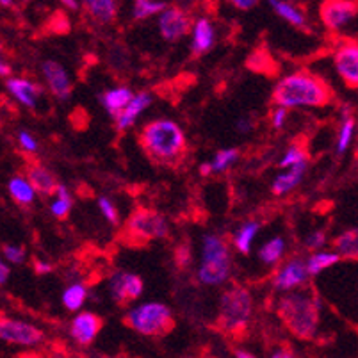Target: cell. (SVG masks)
I'll return each instance as SVG.
<instances>
[{"label": "cell", "mask_w": 358, "mask_h": 358, "mask_svg": "<svg viewBox=\"0 0 358 358\" xmlns=\"http://www.w3.org/2000/svg\"><path fill=\"white\" fill-rule=\"evenodd\" d=\"M334 100V91L321 77L310 71L285 75L273 90V102L287 107H324Z\"/></svg>", "instance_id": "1"}, {"label": "cell", "mask_w": 358, "mask_h": 358, "mask_svg": "<svg viewBox=\"0 0 358 358\" xmlns=\"http://www.w3.org/2000/svg\"><path fill=\"white\" fill-rule=\"evenodd\" d=\"M139 143L150 159L161 164L178 162L187 148L184 130L171 120H155L143 127Z\"/></svg>", "instance_id": "2"}, {"label": "cell", "mask_w": 358, "mask_h": 358, "mask_svg": "<svg viewBox=\"0 0 358 358\" xmlns=\"http://www.w3.org/2000/svg\"><path fill=\"white\" fill-rule=\"evenodd\" d=\"M319 299L308 292H291L284 294L278 301V315L282 323L292 335L301 341L315 337L319 328Z\"/></svg>", "instance_id": "3"}, {"label": "cell", "mask_w": 358, "mask_h": 358, "mask_svg": "<svg viewBox=\"0 0 358 358\" xmlns=\"http://www.w3.org/2000/svg\"><path fill=\"white\" fill-rule=\"evenodd\" d=\"M253 314V299L248 289L234 285L220 299L217 327L229 335H243Z\"/></svg>", "instance_id": "4"}, {"label": "cell", "mask_w": 358, "mask_h": 358, "mask_svg": "<svg viewBox=\"0 0 358 358\" xmlns=\"http://www.w3.org/2000/svg\"><path fill=\"white\" fill-rule=\"evenodd\" d=\"M232 273V255L229 244L217 236H205L201 243V264L198 282L210 287L223 285Z\"/></svg>", "instance_id": "5"}, {"label": "cell", "mask_w": 358, "mask_h": 358, "mask_svg": "<svg viewBox=\"0 0 358 358\" xmlns=\"http://www.w3.org/2000/svg\"><path fill=\"white\" fill-rule=\"evenodd\" d=\"M123 323L145 337H161L173 330V312L168 305L148 301L127 312Z\"/></svg>", "instance_id": "6"}, {"label": "cell", "mask_w": 358, "mask_h": 358, "mask_svg": "<svg viewBox=\"0 0 358 358\" xmlns=\"http://www.w3.org/2000/svg\"><path fill=\"white\" fill-rule=\"evenodd\" d=\"M169 227L166 217L161 213L146 207H138L134 213L130 214L129 220L125 221V234L127 237L134 239V243L145 244L148 241H157L168 237Z\"/></svg>", "instance_id": "7"}, {"label": "cell", "mask_w": 358, "mask_h": 358, "mask_svg": "<svg viewBox=\"0 0 358 358\" xmlns=\"http://www.w3.org/2000/svg\"><path fill=\"white\" fill-rule=\"evenodd\" d=\"M358 16V0H323L319 18L330 32L343 31Z\"/></svg>", "instance_id": "8"}, {"label": "cell", "mask_w": 358, "mask_h": 358, "mask_svg": "<svg viewBox=\"0 0 358 358\" xmlns=\"http://www.w3.org/2000/svg\"><path fill=\"white\" fill-rule=\"evenodd\" d=\"M45 334L34 324L25 323L20 319L2 317L0 321V338L15 346H36L43 341Z\"/></svg>", "instance_id": "9"}, {"label": "cell", "mask_w": 358, "mask_h": 358, "mask_svg": "<svg viewBox=\"0 0 358 358\" xmlns=\"http://www.w3.org/2000/svg\"><path fill=\"white\" fill-rule=\"evenodd\" d=\"M159 32L166 41H178L193 31L191 16L180 8H166L159 15Z\"/></svg>", "instance_id": "10"}, {"label": "cell", "mask_w": 358, "mask_h": 358, "mask_svg": "<svg viewBox=\"0 0 358 358\" xmlns=\"http://www.w3.org/2000/svg\"><path fill=\"white\" fill-rule=\"evenodd\" d=\"M109 291L118 305H127L143 294V278L136 273L116 271L109 278Z\"/></svg>", "instance_id": "11"}, {"label": "cell", "mask_w": 358, "mask_h": 358, "mask_svg": "<svg viewBox=\"0 0 358 358\" xmlns=\"http://www.w3.org/2000/svg\"><path fill=\"white\" fill-rule=\"evenodd\" d=\"M334 64L343 83L351 90L358 87V43L346 41L338 45L334 54Z\"/></svg>", "instance_id": "12"}, {"label": "cell", "mask_w": 358, "mask_h": 358, "mask_svg": "<svg viewBox=\"0 0 358 358\" xmlns=\"http://www.w3.org/2000/svg\"><path fill=\"white\" fill-rule=\"evenodd\" d=\"M308 275H310V273H308L307 262L299 259V257H296V259H291L289 262H285L284 266L273 275V287H275L276 291L282 292L294 291V289L301 287V285L307 282Z\"/></svg>", "instance_id": "13"}, {"label": "cell", "mask_w": 358, "mask_h": 358, "mask_svg": "<svg viewBox=\"0 0 358 358\" xmlns=\"http://www.w3.org/2000/svg\"><path fill=\"white\" fill-rule=\"evenodd\" d=\"M102 330V317L93 312H80L71 321L70 335L79 346H90Z\"/></svg>", "instance_id": "14"}, {"label": "cell", "mask_w": 358, "mask_h": 358, "mask_svg": "<svg viewBox=\"0 0 358 358\" xmlns=\"http://www.w3.org/2000/svg\"><path fill=\"white\" fill-rule=\"evenodd\" d=\"M43 77L47 80V86L50 90L52 95L59 100H68L71 95V79L68 71L64 70L63 64L57 61H45L43 68Z\"/></svg>", "instance_id": "15"}, {"label": "cell", "mask_w": 358, "mask_h": 358, "mask_svg": "<svg viewBox=\"0 0 358 358\" xmlns=\"http://www.w3.org/2000/svg\"><path fill=\"white\" fill-rule=\"evenodd\" d=\"M6 86H8V91L11 93L13 99L20 102L22 106L29 107V109H34L38 99L41 96V87L32 80L24 79V77H9Z\"/></svg>", "instance_id": "16"}, {"label": "cell", "mask_w": 358, "mask_h": 358, "mask_svg": "<svg viewBox=\"0 0 358 358\" xmlns=\"http://www.w3.org/2000/svg\"><path fill=\"white\" fill-rule=\"evenodd\" d=\"M150 103H152V96L148 93H138V95H134V99L130 100L129 106L116 116V129L120 132L130 129L136 123L138 116L148 109Z\"/></svg>", "instance_id": "17"}, {"label": "cell", "mask_w": 358, "mask_h": 358, "mask_svg": "<svg viewBox=\"0 0 358 358\" xmlns=\"http://www.w3.org/2000/svg\"><path fill=\"white\" fill-rule=\"evenodd\" d=\"M307 162L308 161H303V162H298V164L291 166V168H287V171H284V173H280L278 177L273 180L271 184V191L273 194H276V196H280V194H287L291 193L292 189H294L296 185L301 182V178H303L305 171H307Z\"/></svg>", "instance_id": "18"}, {"label": "cell", "mask_w": 358, "mask_h": 358, "mask_svg": "<svg viewBox=\"0 0 358 358\" xmlns=\"http://www.w3.org/2000/svg\"><path fill=\"white\" fill-rule=\"evenodd\" d=\"M25 175H27L31 184L34 185V189L40 194L50 196V194H55V191H57V185L59 184L55 182V177L45 166L29 164L27 169H25Z\"/></svg>", "instance_id": "19"}, {"label": "cell", "mask_w": 358, "mask_h": 358, "mask_svg": "<svg viewBox=\"0 0 358 358\" xmlns=\"http://www.w3.org/2000/svg\"><path fill=\"white\" fill-rule=\"evenodd\" d=\"M193 41H191V48L196 55L207 54V52L213 48L214 45V27L213 22L209 18H200V20L194 22L193 25Z\"/></svg>", "instance_id": "20"}, {"label": "cell", "mask_w": 358, "mask_h": 358, "mask_svg": "<svg viewBox=\"0 0 358 358\" xmlns=\"http://www.w3.org/2000/svg\"><path fill=\"white\" fill-rule=\"evenodd\" d=\"M83 6L87 15L99 24H110L118 15L116 0H83Z\"/></svg>", "instance_id": "21"}, {"label": "cell", "mask_w": 358, "mask_h": 358, "mask_svg": "<svg viewBox=\"0 0 358 358\" xmlns=\"http://www.w3.org/2000/svg\"><path fill=\"white\" fill-rule=\"evenodd\" d=\"M132 99H134L132 90H130V87L122 86V87H113V90L106 91L100 100H102L103 109H106L110 116H115L116 118V116H118L127 106H129V102Z\"/></svg>", "instance_id": "22"}, {"label": "cell", "mask_w": 358, "mask_h": 358, "mask_svg": "<svg viewBox=\"0 0 358 358\" xmlns=\"http://www.w3.org/2000/svg\"><path fill=\"white\" fill-rule=\"evenodd\" d=\"M8 189L13 200H15L18 205H24V207L31 205L32 201H34L36 193H38V191L34 189V185H32L31 180L27 178V175H25V177H22V175H15V177L9 180Z\"/></svg>", "instance_id": "23"}, {"label": "cell", "mask_w": 358, "mask_h": 358, "mask_svg": "<svg viewBox=\"0 0 358 358\" xmlns=\"http://www.w3.org/2000/svg\"><path fill=\"white\" fill-rule=\"evenodd\" d=\"M334 250L343 260H358V227L346 230L335 237Z\"/></svg>", "instance_id": "24"}, {"label": "cell", "mask_w": 358, "mask_h": 358, "mask_svg": "<svg viewBox=\"0 0 358 358\" xmlns=\"http://www.w3.org/2000/svg\"><path fill=\"white\" fill-rule=\"evenodd\" d=\"M269 6L275 9V13L278 16H282L285 22H289L294 27H305L307 20H305L303 11L298 8V6L291 4L287 0H268Z\"/></svg>", "instance_id": "25"}, {"label": "cell", "mask_w": 358, "mask_h": 358, "mask_svg": "<svg viewBox=\"0 0 358 358\" xmlns=\"http://www.w3.org/2000/svg\"><path fill=\"white\" fill-rule=\"evenodd\" d=\"M259 221H246V223L237 230L236 236H234V246H236L237 252L243 253V255H248L253 239H255V236L259 234Z\"/></svg>", "instance_id": "26"}, {"label": "cell", "mask_w": 358, "mask_h": 358, "mask_svg": "<svg viewBox=\"0 0 358 358\" xmlns=\"http://www.w3.org/2000/svg\"><path fill=\"white\" fill-rule=\"evenodd\" d=\"M246 68L253 71H259V73H269V75L276 73V70H278L276 63L273 61L271 54H269L268 50H262V48L253 50L252 54L248 55V59H246Z\"/></svg>", "instance_id": "27"}, {"label": "cell", "mask_w": 358, "mask_h": 358, "mask_svg": "<svg viewBox=\"0 0 358 358\" xmlns=\"http://www.w3.org/2000/svg\"><path fill=\"white\" fill-rule=\"evenodd\" d=\"M341 116H343V123H341V129H338L337 152L338 154H344L348 150V146L351 145V141H353L355 127H357V123H355V118L350 113V109H346V107L343 109V115Z\"/></svg>", "instance_id": "28"}, {"label": "cell", "mask_w": 358, "mask_h": 358, "mask_svg": "<svg viewBox=\"0 0 358 358\" xmlns=\"http://www.w3.org/2000/svg\"><path fill=\"white\" fill-rule=\"evenodd\" d=\"M338 260H343V259H341V255H338L337 252H317V253H314V255L308 257V260H307L308 273H310V276L319 275V273L324 271V269L334 268Z\"/></svg>", "instance_id": "29"}, {"label": "cell", "mask_w": 358, "mask_h": 358, "mask_svg": "<svg viewBox=\"0 0 358 358\" xmlns=\"http://www.w3.org/2000/svg\"><path fill=\"white\" fill-rule=\"evenodd\" d=\"M87 299V289L83 284H71L63 292V305L70 312L79 310Z\"/></svg>", "instance_id": "30"}, {"label": "cell", "mask_w": 358, "mask_h": 358, "mask_svg": "<svg viewBox=\"0 0 358 358\" xmlns=\"http://www.w3.org/2000/svg\"><path fill=\"white\" fill-rule=\"evenodd\" d=\"M166 8L168 6L162 0H136L132 16H134V20H146L150 16L161 15Z\"/></svg>", "instance_id": "31"}, {"label": "cell", "mask_w": 358, "mask_h": 358, "mask_svg": "<svg viewBox=\"0 0 358 358\" xmlns=\"http://www.w3.org/2000/svg\"><path fill=\"white\" fill-rule=\"evenodd\" d=\"M285 252V241L282 237H275V239L268 241L264 244L262 248L259 250V257L264 264H276L280 262V259L284 257Z\"/></svg>", "instance_id": "32"}, {"label": "cell", "mask_w": 358, "mask_h": 358, "mask_svg": "<svg viewBox=\"0 0 358 358\" xmlns=\"http://www.w3.org/2000/svg\"><path fill=\"white\" fill-rule=\"evenodd\" d=\"M70 210H71L70 191H68L63 184H59L57 185V191H55V200L50 203V213L54 214L57 220H64V217L70 214Z\"/></svg>", "instance_id": "33"}, {"label": "cell", "mask_w": 358, "mask_h": 358, "mask_svg": "<svg viewBox=\"0 0 358 358\" xmlns=\"http://www.w3.org/2000/svg\"><path fill=\"white\" fill-rule=\"evenodd\" d=\"M237 159H239V150L237 148L220 150L213 159V173H223Z\"/></svg>", "instance_id": "34"}, {"label": "cell", "mask_w": 358, "mask_h": 358, "mask_svg": "<svg viewBox=\"0 0 358 358\" xmlns=\"http://www.w3.org/2000/svg\"><path fill=\"white\" fill-rule=\"evenodd\" d=\"M303 161H308V155L307 152H305V148H301V146L298 145H292L289 146V150L285 152V155L282 157V161H280V168L282 169H287L291 168V166L298 164V162H303Z\"/></svg>", "instance_id": "35"}, {"label": "cell", "mask_w": 358, "mask_h": 358, "mask_svg": "<svg viewBox=\"0 0 358 358\" xmlns=\"http://www.w3.org/2000/svg\"><path fill=\"white\" fill-rule=\"evenodd\" d=\"M99 207H100V213L106 216V220L109 221L110 224H118L120 223V214L118 210H116L115 203L109 200V198L102 196L99 198Z\"/></svg>", "instance_id": "36"}, {"label": "cell", "mask_w": 358, "mask_h": 358, "mask_svg": "<svg viewBox=\"0 0 358 358\" xmlns=\"http://www.w3.org/2000/svg\"><path fill=\"white\" fill-rule=\"evenodd\" d=\"M2 253H4L6 260L11 264H22L25 260V248L18 244H6Z\"/></svg>", "instance_id": "37"}, {"label": "cell", "mask_w": 358, "mask_h": 358, "mask_svg": "<svg viewBox=\"0 0 358 358\" xmlns=\"http://www.w3.org/2000/svg\"><path fill=\"white\" fill-rule=\"evenodd\" d=\"M18 143H20V148L27 152V154H34L36 150H38V141H36L34 136L29 130H22L20 134H18Z\"/></svg>", "instance_id": "38"}, {"label": "cell", "mask_w": 358, "mask_h": 358, "mask_svg": "<svg viewBox=\"0 0 358 358\" xmlns=\"http://www.w3.org/2000/svg\"><path fill=\"white\" fill-rule=\"evenodd\" d=\"M193 260V253H191V248L187 244H180L175 252V262H177L178 268H187Z\"/></svg>", "instance_id": "39"}, {"label": "cell", "mask_w": 358, "mask_h": 358, "mask_svg": "<svg viewBox=\"0 0 358 358\" xmlns=\"http://www.w3.org/2000/svg\"><path fill=\"white\" fill-rule=\"evenodd\" d=\"M327 244V232L324 230H315L305 241V246L308 250H321Z\"/></svg>", "instance_id": "40"}, {"label": "cell", "mask_w": 358, "mask_h": 358, "mask_svg": "<svg viewBox=\"0 0 358 358\" xmlns=\"http://www.w3.org/2000/svg\"><path fill=\"white\" fill-rule=\"evenodd\" d=\"M285 120H287V107L278 106L273 113V127L275 129H282L285 125Z\"/></svg>", "instance_id": "41"}, {"label": "cell", "mask_w": 358, "mask_h": 358, "mask_svg": "<svg viewBox=\"0 0 358 358\" xmlns=\"http://www.w3.org/2000/svg\"><path fill=\"white\" fill-rule=\"evenodd\" d=\"M234 8L241 9V11H248V9L255 8L259 4V0H229Z\"/></svg>", "instance_id": "42"}, {"label": "cell", "mask_w": 358, "mask_h": 358, "mask_svg": "<svg viewBox=\"0 0 358 358\" xmlns=\"http://www.w3.org/2000/svg\"><path fill=\"white\" fill-rule=\"evenodd\" d=\"M52 264L47 262V260H34V271L38 273V275H48V273H52Z\"/></svg>", "instance_id": "43"}, {"label": "cell", "mask_w": 358, "mask_h": 358, "mask_svg": "<svg viewBox=\"0 0 358 358\" xmlns=\"http://www.w3.org/2000/svg\"><path fill=\"white\" fill-rule=\"evenodd\" d=\"M237 129H239L241 132H244V134H246V132H250V130L253 129V123L250 122L248 118H243V120H239V123H237Z\"/></svg>", "instance_id": "44"}, {"label": "cell", "mask_w": 358, "mask_h": 358, "mask_svg": "<svg viewBox=\"0 0 358 358\" xmlns=\"http://www.w3.org/2000/svg\"><path fill=\"white\" fill-rule=\"evenodd\" d=\"M8 276H9V268H8V264L2 262V264H0V284L4 285L6 282H8Z\"/></svg>", "instance_id": "45"}, {"label": "cell", "mask_w": 358, "mask_h": 358, "mask_svg": "<svg viewBox=\"0 0 358 358\" xmlns=\"http://www.w3.org/2000/svg\"><path fill=\"white\" fill-rule=\"evenodd\" d=\"M57 2H61V4H63L64 8L71 9V11H75V9H79V2H77V0H57Z\"/></svg>", "instance_id": "46"}, {"label": "cell", "mask_w": 358, "mask_h": 358, "mask_svg": "<svg viewBox=\"0 0 358 358\" xmlns=\"http://www.w3.org/2000/svg\"><path fill=\"white\" fill-rule=\"evenodd\" d=\"M200 173L203 175V177L213 173V162H203V164L200 166Z\"/></svg>", "instance_id": "47"}, {"label": "cell", "mask_w": 358, "mask_h": 358, "mask_svg": "<svg viewBox=\"0 0 358 358\" xmlns=\"http://www.w3.org/2000/svg\"><path fill=\"white\" fill-rule=\"evenodd\" d=\"M273 357H275V358H287V357H294V353H292V351H275V353H273Z\"/></svg>", "instance_id": "48"}, {"label": "cell", "mask_w": 358, "mask_h": 358, "mask_svg": "<svg viewBox=\"0 0 358 358\" xmlns=\"http://www.w3.org/2000/svg\"><path fill=\"white\" fill-rule=\"evenodd\" d=\"M9 66H8V63H6V61H2V63H0V73H2V77H8L9 75Z\"/></svg>", "instance_id": "49"}, {"label": "cell", "mask_w": 358, "mask_h": 358, "mask_svg": "<svg viewBox=\"0 0 358 358\" xmlns=\"http://www.w3.org/2000/svg\"><path fill=\"white\" fill-rule=\"evenodd\" d=\"M237 358H252L253 353H248V351H236Z\"/></svg>", "instance_id": "50"}, {"label": "cell", "mask_w": 358, "mask_h": 358, "mask_svg": "<svg viewBox=\"0 0 358 358\" xmlns=\"http://www.w3.org/2000/svg\"><path fill=\"white\" fill-rule=\"evenodd\" d=\"M0 4L4 6V8H11L13 0H0Z\"/></svg>", "instance_id": "51"}]
</instances>
